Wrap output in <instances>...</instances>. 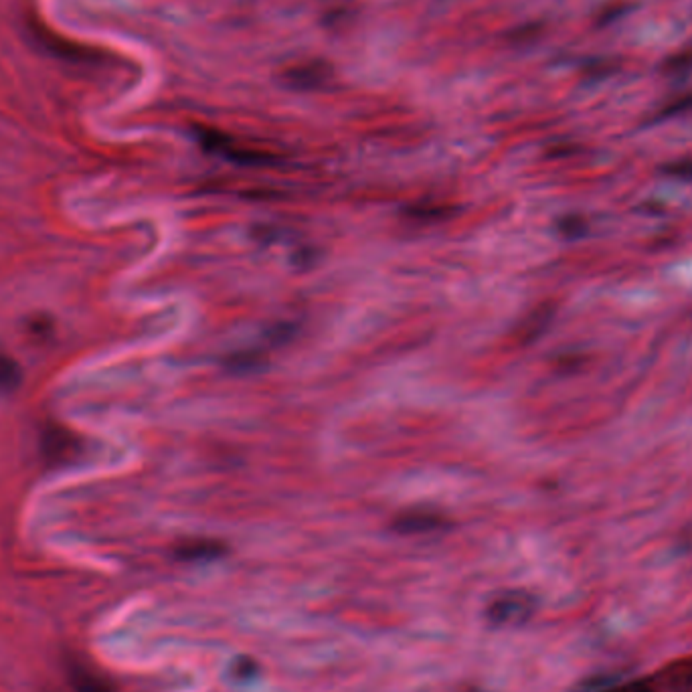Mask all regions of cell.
<instances>
[{
	"instance_id": "obj_1",
	"label": "cell",
	"mask_w": 692,
	"mask_h": 692,
	"mask_svg": "<svg viewBox=\"0 0 692 692\" xmlns=\"http://www.w3.org/2000/svg\"><path fill=\"white\" fill-rule=\"evenodd\" d=\"M195 136H197V140H199V144H201V148L205 152L223 156L229 162H235V164H241V166H268V164L276 162V158L272 154L241 148L227 134H223L219 130H213V128L197 126L195 128Z\"/></svg>"
},
{
	"instance_id": "obj_2",
	"label": "cell",
	"mask_w": 692,
	"mask_h": 692,
	"mask_svg": "<svg viewBox=\"0 0 692 692\" xmlns=\"http://www.w3.org/2000/svg\"><path fill=\"white\" fill-rule=\"evenodd\" d=\"M537 601L525 591H508L490 601L486 618L492 626H521L533 618Z\"/></svg>"
},
{
	"instance_id": "obj_3",
	"label": "cell",
	"mask_w": 692,
	"mask_h": 692,
	"mask_svg": "<svg viewBox=\"0 0 692 692\" xmlns=\"http://www.w3.org/2000/svg\"><path fill=\"white\" fill-rule=\"evenodd\" d=\"M448 525L446 516L434 510H409L399 514L393 521V531L401 535H419V533H434Z\"/></svg>"
},
{
	"instance_id": "obj_4",
	"label": "cell",
	"mask_w": 692,
	"mask_h": 692,
	"mask_svg": "<svg viewBox=\"0 0 692 692\" xmlns=\"http://www.w3.org/2000/svg\"><path fill=\"white\" fill-rule=\"evenodd\" d=\"M229 553V547L215 539H191L175 547V557L185 563H205L221 559Z\"/></svg>"
},
{
	"instance_id": "obj_5",
	"label": "cell",
	"mask_w": 692,
	"mask_h": 692,
	"mask_svg": "<svg viewBox=\"0 0 692 692\" xmlns=\"http://www.w3.org/2000/svg\"><path fill=\"white\" fill-rule=\"evenodd\" d=\"M67 672H69V682L73 686V692H114L110 680H106L102 674H98L85 662H79V660L69 662Z\"/></svg>"
},
{
	"instance_id": "obj_6",
	"label": "cell",
	"mask_w": 692,
	"mask_h": 692,
	"mask_svg": "<svg viewBox=\"0 0 692 692\" xmlns=\"http://www.w3.org/2000/svg\"><path fill=\"white\" fill-rule=\"evenodd\" d=\"M77 450L75 438L63 427H51L43 436V452L51 462H63L71 458Z\"/></svg>"
},
{
	"instance_id": "obj_7",
	"label": "cell",
	"mask_w": 692,
	"mask_h": 692,
	"mask_svg": "<svg viewBox=\"0 0 692 692\" xmlns=\"http://www.w3.org/2000/svg\"><path fill=\"white\" fill-rule=\"evenodd\" d=\"M328 75H330V71L326 65L308 63V65H300V67H294L292 71H288L286 79L296 90H316L326 81Z\"/></svg>"
},
{
	"instance_id": "obj_8",
	"label": "cell",
	"mask_w": 692,
	"mask_h": 692,
	"mask_svg": "<svg viewBox=\"0 0 692 692\" xmlns=\"http://www.w3.org/2000/svg\"><path fill=\"white\" fill-rule=\"evenodd\" d=\"M622 672H597L591 674L583 680H579V684L575 686L573 692H608L612 688H616L618 684H622Z\"/></svg>"
},
{
	"instance_id": "obj_9",
	"label": "cell",
	"mask_w": 692,
	"mask_h": 692,
	"mask_svg": "<svg viewBox=\"0 0 692 692\" xmlns=\"http://www.w3.org/2000/svg\"><path fill=\"white\" fill-rule=\"evenodd\" d=\"M231 373H251L257 367L264 365V357L257 351H241L235 355H229L223 363Z\"/></svg>"
},
{
	"instance_id": "obj_10",
	"label": "cell",
	"mask_w": 692,
	"mask_h": 692,
	"mask_svg": "<svg viewBox=\"0 0 692 692\" xmlns=\"http://www.w3.org/2000/svg\"><path fill=\"white\" fill-rule=\"evenodd\" d=\"M21 383V369L17 361L0 355V391H13Z\"/></svg>"
},
{
	"instance_id": "obj_11",
	"label": "cell",
	"mask_w": 692,
	"mask_h": 692,
	"mask_svg": "<svg viewBox=\"0 0 692 692\" xmlns=\"http://www.w3.org/2000/svg\"><path fill=\"white\" fill-rule=\"evenodd\" d=\"M257 672H259V666H257V662L251 660V658H237V660H233V664H231V676H233L235 680H249V678H253Z\"/></svg>"
},
{
	"instance_id": "obj_12",
	"label": "cell",
	"mask_w": 692,
	"mask_h": 692,
	"mask_svg": "<svg viewBox=\"0 0 692 692\" xmlns=\"http://www.w3.org/2000/svg\"><path fill=\"white\" fill-rule=\"evenodd\" d=\"M407 213L411 219L434 221V219H442L446 215V209H442V207H413Z\"/></svg>"
},
{
	"instance_id": "obj_13",
	"label": "cell",
	"mask_w": 692,
	"mask_h": 692,
	"mask_svg": "<svg viewBox=\"0 0 692 692\" xmlns=\"http://www.w3.org/2000/svg\"><path fill=\"white\" fill-rule=\"evenodd\" d=\"M608 692H654L646 682L634 680V682H626V684H618L616 688L608 690Z\"/></svg>"
}]
</instances>
